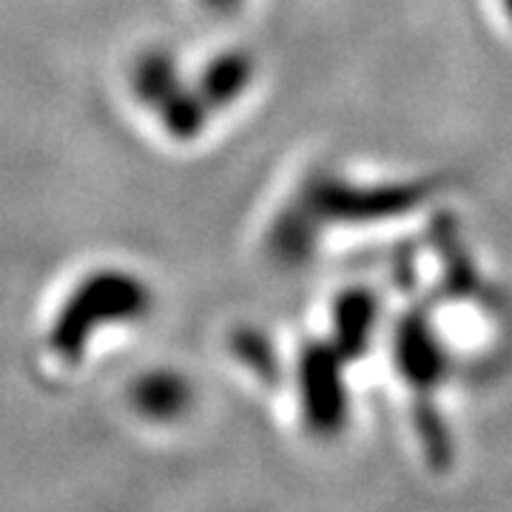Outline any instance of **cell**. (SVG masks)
<instances>
[{"instance_id":"cell-1","label":"cell","mask_w":512,"mask_h":512,"mask_svg":"<svg viewBox=\"0 0 512 512\" xmlns=\"http://www.w3.org/2000/svg\"><path fill=\"white\" fill-rule=\"evenodd\" d=\"M146 308V296L143 288L128 279V276H97L83 291L72 299V305L66 308L63 319L57 322L52 333V348L74 359L86 348V339L100 322H111L120 316H134Z\"/></svg>"},{"instance_id":"cell-2","label":"cell","mask_w":512,"mask_h":512,"mask_svg":"<svg viewBox=\"0 0 512 512\" xmlns=\"http://www.w3.org/2000/svg\"><path fill=\"white\" fill-rule=\"evenodd\" d=\"M302 413L313 433L336 436L348 421V393L336 356L325 348L305 350L299 365Z\"/></svg>"},{"instance_id":"cell-3","label":"cell","mask_w":512,"mask_h":512,"mask_svg":"<svg viewBox=\"0 0 512 512\" xmlns=\"http://www.w3.org/2000/svg\"><path fill=\"white\" fill-rule=\"evenodd\" d=\"M191 402V390L177 373H151L134 387L137 410L154 421H171L183 416Z\"/></svg>"},{"instance_id":"cell-4","label":"cell","mask_w":512,"mask_h":512,"mask_svg":"<svg viewBox=\"0 0 512 512\" xmlns=\"http://www.w3.org/2000/svg\"><path fill=\"white\" fill-rule=\"evenodd\" d=\"M416 430H419V441L424 447V458L433 470H450L453 464V436L447 430V424L439 416V410L430 402H421L416 407Z\"/></svg>"},{"instance_id":"cell-5","label":"cell","mask_w":512,"mask_h":512,"mask_svg":"<svg viewBox=\"0 0 512 512\" xmlns=\"http://www.w3.org/2000/svg\"><path fill=\"white\" fill-rule=\"evenodd\" d=\"M248 74H251V66H248L245 57H225L205 77V92H208L211 100L225 103L245 86Z\"/></svg>"},{"instance_id":"cell-6","label":"cell","mask_w":512,"mask_h":512,"mask_svg":"<svg viewBox=\"0 0 512 512\" xmlns=\"http://www.w3.org/2000/svg\"><path fill=\"white\" fill-rule=\"evenodd\" d=\"M237 353L245 359V365L256 370L265 382H276L279 367H276L274 348L265 339L251 336V333H242V336H237Z\"/></svg>"},{"instance_id":"cell-7","label":"cell","mask_w":512,"mask_h":512,"mask_svg":"<svg viewBox=\"0 0 512 512\" xmlns=\"http://www.w3.org/2000/svg\"><path fill=\"white\" fill-rule=\"evenodd\" d=\"M211 6H217V9H225V6H234L237 0H208Z\"/></svg>"}]
</instances>
